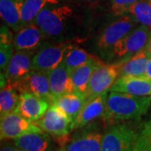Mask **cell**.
Returning <instances> with one entry per match:
<instances>
[{"mask_svg":"<svg viewBox=\"0 0 151 151\" xmlns=\"http://www.w3.org/2000/svg\"><path fill=\"white\" fill-rule=\"evenodd\" d=\"M86 97L84 95L70 92L61 97H57L52 104L60 108L71 120L72 124L80 113L86 103Z\"/></svg>","mask_w":151,"mask_h":151,"instance_id":"22","label":"cell"},{"mask_svg":"<svg viewBox=\"0 0 151 151\" xmlns=\"http://www.w3.org/2000/svg\"><path fill=\"white\" fill-rule=\"evenodd\" d=\"M35 124L51 136L62 139V145L66 140L65 139L72 130V122L68 116L60 108L55 104H51L46 113Z\"/></svg>","mask_w":151,"mask_h":151,"instance_id":"4","label":"cell"},{"mask_svg":"<svg viewBox=\"0 0 151 151\" xmlns=\"http://www.w3.org/2000/svg\"><path fill=\"white\" fill-rule=\"evenodd\" d=\"M14 43H0V69L1 73L5 72L9 64L12 56L14 55Z\"/></svg>","mask_w":151,"mask_h":151,"instance_id":"28","label":"cell"},{"mask_svg":"<svg viewBox=\"0 0 151 151\" xmlns=\"http://www.w3.org/2000/svg\"><path fill=\"white\" fill-rule=\"evenodd\" d=\"M150 105L151 96L140 97L111 91L103 118L109 122L138 119L148 112Z\"/></svg>","mask_w":151,"mask_h":151,"instance_id":"1","label":"cell"},{"mask_svg":"<svg viewBox=\"0 0 151 151\" xmlns=\"http://www.w3.org/2000/svg\"><path fill=\"white\" fill-rule=\"evenodd\" d=\"M35 53L16 51L4 73L8 82L19 81L33 70V57Z\"/></svg>","mask_w":151,"mask_h":151,"instance_id":"16","label":"cell"},{"mask_svg":"<svg viewBox=\"0 0 151 151\" xmlns=\"http://www.w3.org/2000/svg\"><path fill=\"white\" fill-rule=\"evenodd\" d=\"M16 149V146L14 144V145H12L10 144H5L1 147V150L0 151H14Z\"/></svg>","mask_w":151,"mask_h":151,"instance_id":"31","label":"cell"},{"mask_svg":"<svg viewBox=\"0 0 151 151\" xmlns=\"http://www.w3.org/2000/svg\"><path fill=\"white\" fill-rule=\"evenodd\" d=\"M139 0H111V12L114 16H123Z\"/></svg>","mask_w":151,"mask_h":151,"instance_id":"29","label":"cell"},{"mask_svg":"<svg viewBox=\"0 0 151 151\" xmlns=\"http://www.w3.org/2000/svg\"><path fill=\"white\" fill-rule=\"evenodd\" d=\"M59 4V0H24L21 11L22 26L34 23L38 14L46 7Z\"/></svg>","mask_w":151,"mask_h":151,"instance_id":"24","label":"cell"},{"mask_svg":"<svg viewBox=\"0 0 151 151\" xmlns=\"http://www.w3.org/2000/svg\"><path fill=\"white\" fill-rule=\"evenodd\" d=\"M46 35L35 23L27 24L16 33L14 40L16 51L36 53L45 42Z\"/></svg>","mask_w":151,"mask_h":151,"instance_id":"11","label":"cell"},{"mask_svg":"<svg viewBox=\"0 0 151 151\" xmlns=\"http://www.w3.org/2000/svg\"><path fill=\"white\" fill-rule=\"evenodd\" d=\"M37 124L29 121L19 115L13 112L1 118L0 123V136L1 139H15L22 135L29 133L42 132Z\"/></svg>","mask_w":151,"mask_h":151,"instance_id":"9","label":"cell"},{"mask_svg":"<svg viewBox=\"0 0 151 151\" xmlns=\"http://www.w3.org/2000/svg\"><path fill=\"white\" fill-rule=\"evenodd\" d=\"M103 135L93 130H86L66 141L60 151H101Z\"/></svg>","mask_w":151,"mask_h":151,"instance_id":"14","label":"cell"},{"mask_svg":"<svg viewBox=\"0 0 151 151\" xmlns=\"http://www.w3.org/2000/svg\"><path fill=\"white\" fill-rule=\"evenodd\" d=\"M74 13L70 6L50 5L41 11L34 23L41 29L47 38L61 39L70 29Z\"/></svg>","mask_w":151,"mask_h":151,"instance_id":"2","label":"cell"},{"mask_svg":"<svg viewBox=\"0 0 151 151\" xmlns=\"http://www.w3.org/2000/svg\"><path fill=\"white\" fill-rule=\"evenodd\" d=\"M149 1H150V4H151V0H149Z\"/></svg>","mask_w":151,"mask_h":151,"instance_id":"36","label":"cell"},{"mask_svg":"<svg viewBox=\"0 0 151 151\" xmlns=\"http://www.w3.org/2000/svg\"><path fill=\"white\" fill-rule=\"evenodd\" d=\"M128 14L134 18L139 24L151 27V4L149 0H139L132 5Z\"/></svg>","mask_w":151,"mask_h":151,"instance_id":"25","label":"cell"},{"mask_svg":"<svg viewBox=\"0 0 151 151\" xmlns=\"http://www.w3.org/2000/svg\"><path fill=\"white\" fill-rule=\"evenodd\" d=\"M14 151H24V150H21V149H19V148H17L16 147V149L14 150Z\"/></svg>","mask_w":151,"mask_h":151,"instance_id":"35","label":"cell"},{"mask_svg":"<svg viewBox=\"0 0 151 151\" xmlns=\"http://www.w3.org/2000/svg\"><path fill=\"white\" fill-rule=\"evenodd\" d=\"M118 65L101 63L93 71L85 96L86 100L97 97L111 89L119 78Z\"/></svg>","mask_w":151,"mask_h":151,"instance_id":"7","label":"cell"},{"mask_svg":"<svg viewBox=\"0 0 151 151\" xmlns=\"http://www.w3.org/2000/svg\"><path fill=\"white\" fill-rule=\"evenodd\" d=\"M14 140L17 148L24 151H55L53 141L45 131L29 133Z\"/></svg>","mask_w":151,"mask_h":151,"instance_id":"17","label":"cell"},{"mask_svg":"<svg viewBox=\"0 0 151 151\" xmlns=\"http://www.w3.org/2000/svg\"><path fill=\"white\" fill-rule=\"evenodd\" d=\"M24 0H0V14L3 20L14 31L22 29L21 11Z\"/></svg>","mask_w":151,"mask_h":151,"instance_id":"21","label":"cell"},{"mask_svg":"<svg viewBox=\"0 0 151 151\" xmlns=\"http://www.w3.org/2000/svg\"><path fill=\"white\" fill-rule=\"evenodd\" d=\"M21 92L14 82H8L1 87L0 92V115L1 118L14 112L17 108Z\"/></svg>","mask_w":151,"mask_h":151,"instance_id":"23","label":"cell"},{"mask_svg":"<svg viewBox=\"0 0 151 151\" xmlns=\"http://www.w3.org/2000/svg\"><path fill=\"white\" fill-rule=\"evenodd\" d=\"M77 1L82 3H93V2H97L98 0H77Z\"/></svg>","mask_w":151,"mask_h":151,"instance_id":"34","label":"cell"},{"mask_svg":"<svg viewBox=\"0 0 151 151\" xmlns=\"http://www.w3.org/2000/svg\"><path fill=\"white\" fill-rule=\"evenodd\" d=\"M150 59L145 50H143L129 59L116 63L118 65L119 76L146 77L147 67Z\"/></svg>","mask_w":151,"mask_h":151,"instance_id":"19","label":"cell"},{"mask_svg":"<svg viewBox=\"0 0 151 151\" xmlns=\"http://www.w3.org/2000/svg\"><path fill=\"white\" fill-rule=\"evenodd\" d=\"M108 92L86 101L80 113L72 124V130L79 129L103 117L106 110Z\"/></svg>","mask_w":151,"mask_h":151,"instance_id":"13","label":"cell"},{"mask_svg":"<svg viewBox=\"0 0 151 151\" xmlns=\"http://www.w3.org/2000/svg\"><path fill=\"white\" fill-rule=\"evenodd\" d=\"M136 134L126 124L113 125L103 134L101 151H134Z\"/></svg>","mask_w":151,"mask_h":151,"instance_id":"5","label":"cell"},{"mask_svg":"<svg viewBox=\"0 0 151 151\" xmlns=\"http://www.w3.org/2000/svg\"><path fill=\"white\" fill-rule=\"evenodd\" d=\"M92 57V55L88 54L83 49L73 46L67 51L62 63H64L70 72L76 68L86 63Z\"/></svg>","mask_w":151,"mask_h":151,"instance_id":"26","label":"cell"},{"mask_svg":"<svg viewBox=\"0 0 151 151\" xmlns=\"http://www.w3.org/2000/svg\"><path fill=\"white\" fill-rule=\"evenodd\" d=\"M73 45L67 42H60L40 48L33 57V70L50 71L64 60L67 51Z\"/></svg>","mask_w":151,"mask_h":151,"instance_id":"8","label":"cell"},{"mask_svg":"<svg viewBox=\"0 0 151 151\" xmlns=\"http://www.w3.org/2000/svg\"><path fill=\"white\" fill-rule=\"evenodd\" d=\"M150 36V28L139 24L113 45L111 49V55L114 58L120 60V61L129 59L145 50Z\"/></svg>","mask_w":151,"mask_h":151,"instance_id":"3","label":"cell"},{"mask_svg":"<svg viewBox=\"0 0 151 151\" xmlns=\"http://www.w3.org/2000/svg\"><path fill=\"white\" fill-rule=\"evenodd\" d=\"M145 50L146 53L148 54V55L151 58V36L150 38V40H149L148 45H147V46H146V48Z\"/></svg>","mask_w":151,"mask_h":151,"instance_id":"32","label":"cell"},{"mask_svg":"<svg viewBox=\"0 0 151 151\" xmlns=\"http://www.w3.org/2000/svg\"><path fill=\"white\" fill-rule=\"evenodd\" d=\"M146 77H148L149 79H150L151 80V59L150 60V61H149V64H148Z\"/></svg>","mask_w":151,"mask_h":151,"instance_id":"33","label":"cell"},{"mask_svg":"<svg viewBox=\"0 0 151 151\" xmlns=\"http://www.w3.org/2000/svg\"><path fill=\"white\" fill-rule=\"evenodd\" d=\"M9 26H1V43H14L13 42V36Z\"/></svg>","mask_w":151,"mask_h":151,"instance_id":"30","label":"cell"},{"mask_svg":"<svg viewBox=\"0 0 151 151\" xmlns=\"http://www.w3.org/2000/svg\"><path fill=\"white\" fill-rule=\"evenodd\" d=\"M49 80L53 102L57 97L73 92L70 72L64 63H61L55 69L49 71Z\"/></svg>","mask_w":151,"mask_h":151,"instance_id":"18","label":"cell"},{"mask_svg":"<svg viewBox=\"0 0 151 151\" xmlns=\"http://www.w3.org/2000/svg\"><path fill=\"white\" fill-rule=\"evenodd\" d=\"M43 97L28 92H22L19 102L14 112L19 113L31 122H36L41 119L50 106Z\"/></svg>","mask_w":151,"mask_h":151,"instance_id":"12","label":"cell"},{"mask_svg":"<svg viewBox=\"0 0 151 151\" xmlns=\"http://www.w3.org/2000/svg\"><path fill=\"white\" fill-rule=\"evenodd\" d=\"M14 83L21 92H31L46 99L50 103H53L48 71L32 70Z\"/></svg>","mask_w":151,"mask_h":151,"instance_id":"10","label":"cell"},{"mask_svg":"<svg viewBox=\"0 0 151 151\" xmlns=\"http://www.w3.org/2000/svg\"><path fill=\"white\" fill-rule=\"evenodd\" d=\"M110 91L125 92L140 97H150L151 80L148 77L119 76Z\"/></svg>","mask_w":151,"mask_h":151,"instance_id":"15","label":"cell"},{"mask_svg":"<svg viewBox=\"0 0 151 151\" xmlns=\"http://www.w3.org/2000/svg\"><path fill=\"white\" fill-rule=\"evenodd\" d=\"M150 29H151V27H150Z\"/></svg>","mask_w":151,"mask_h":151,"instance_id":"37","label":"cell"},{"mask_svg":"<svg viewBox=\"0 0 151 151\" xmlns=\"http://www.w3.org/2000/svg\"><path fill=\"white\" fill-rule=\"evenodd\" d=\"M101 63L97 58L92 57L86 63L70 71L73 92L85 96L92 73Z\"/></svg>","mask_w":151,"mask_h":151,"instance_id":"20","label":"cell"},{"mask_svg":"<svg viewBox=\"0 0 151 151\" xmlns=\"http://www.w3.org/2000/svg\"><path fill=\"white\" fill-rule=\"evenodd\" d=\"M139 26V23L129 14L120 16L106 28L97 41V46L100 50H111L113 46L121 40L132 30Z\"/></svg>","mask_w":151,"mask_h":151,"instance_id":"6","label":"cell"},{"mask_svg":"<svg viewBox=\"0 0 151 151\" xmlns=\"http://www.w3.org/2000/svg\"><path fill=\"white\" fill-rule=\"evenodd\" d=\"M134 151H151V119L143 124L137 132Z\"/></svg>","mask_w":151,"mask_h":151,"instance_id":"27","label":"cell"}]
</instances>
